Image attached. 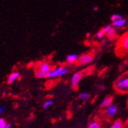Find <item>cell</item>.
<instances>
[{
  "mask_svg": "<svg viewBox=\"0 0 128 128\" xmlns=\"http://www.w3.org/2000/svg\"><path fill=\"white\" fill-rule=\"evenodd\" d=\"M124 18L123 16L120 15V14H118V13H114V14H113V15L110 16V18H111L112 22H113V21H115V20L121 19V18Z\"/></svg>",
  "mask_w": 128,
  "mask_h": 128,
  "instance_id": "cell-16",
  "label": "cell"
},
{
  "mask_svg": "<svg viewBox=\"0 0 128 128\" xmlns=\"http://www.w3.org/2000/svg\"><path fill=\"white\" fill-rule=\"evenodd\" d=\"M34 75H36V78H48V74L44 73L39 70H36L34 72Z\"/></svg>",
  "mask_w": 128,
  "mask_h": 128,
  "instance_id": "cell-13",
  "label": "cell"
},
{
  "mask_svg": "<svg viewBox=\"0 0 128 128\" xmlns=\"http://www.w3.org/2000/svg\"><path fill=\"white\" fill-rule=\"evenodd\" d=\"M88 128H101V124L98 120H94L89 124Z\"/></svg>",
  "mask_w": 128,
  "mask_h": 128,
  "instance_id": "cell-15",
  "label": "cell"
},
{
  "mask_svg": "<svg viewBox=\"0 0 128 128\" xmlns=\"http://www.w3.org/2000/svg\"><path fill=\"white\" fill-rule=\"evenodd\" d=\"M11 126H12V124H8L6 125V128H11Z\"/></svg>",
  "mask_w": 128,
  "mask_h": 128,
  "instance_id": "cell-23",
  "label": "cell"
},
{
  "mask_svg": "<svg viewBox=\"0 0 128 128\" xmlns=\"http://www.w3.org/2000/svg\"><path fill=\"white\" fill-rule=\"evenodd\" d=\"M84 71L82 72H76L72 78V81H71V83H72V86L74 89H78V85H79V82L80 81V80L82 79V78L84 77Z\"/></svg>",
  "mask_w": 128,
  "mask_h": 128,
  "instance_id": "cell-5",
  "label": "cell"
},
{
  "mask_svg": "<svg viewBox=\"0 0 128 128\" xmlns=\"http://www.w3.org/2000/svg\"><path fill=\"white\" fill-rule=\"evenodd\" d=\"M114 88L118 94L128 93V72L120 75L114 84Z\"/></svg>",
  "mask_w": 128,
  "mask_h": 128,
  "instance_id": "cell-1",
  "label": "cell"
},
{
  "mask_svg": "<svg viewBox=\"0 0 128 128\" xmlns=\"http://www.w3.org/2000/svg\"><path fill=\"white\" fill-rule=\"evenodd\" d=\"M4 110H5V108H4L3 106H1V107H0V114H2V113L4 111Z\"/></svg>",
  "mask_w": 128,
  "mask_h": 128,
  "instance_id": "cell-22",
  "label": "cell"
},
{
  "mask_svg": "<svg viewBox=\"0 0 128 128\" xmlns=\"http://www.w3.org/2000/svg\"><path fill=\"white\" fill-rule=\"evenodd\" d=\"M126 24V19L123 18L121 19H118V20H115V21H113L112 22V26L114 28H122L124 27L125 25Z\"/></svg>",
  "mask_w": 128,
  "mask_h": 128,
  "instance_id": "cell-7",
  "label": "cell"
},
{
  "mask_svg": "<svg viewBox=\"0 0 128 128\" xmlns=\"http://www.w3.org/2000/svg\"><path fill=\"white\" fill-rule=\"evenodd\" d=\"M19 76H20V73H19V72H16L12 73V74L8 76V80H7L8 84H12V83H13L17 78H19Z\"/></svg>",
  "mask_w": 128,
  "mask_h": 128,
  "instance_id": "cell-11",
  "label": "cell"
},
{
  "mask_svg": "<svg viewBox=\"0 0 128 128\" xmlns=\"http://www.w3.org/2000/svg\"><path fill=\"white\" fill-rule=\"evenodd\" d=\"M6 120L3 118H0V128H6Z\"/></svg>",
  "mask_w": 128,
  "mask_h": 128,
  "instance_id": "cell-21",
  "label": "cell"
},
{
  "mask_svg": "<svg viewBox=\"0 0 128 128\" xmlns=\"http://www.w3.org/2000/svg\"><path fill=\"white\" fill-rule=\"evenodd\" d=\"M52 66L48 63V62H42L40 63L38 66H37V68L36 70H39V71L44 72V73H46V74H49L51 72V71L52 70Z\"/></svg>",
  "mask_w": 128,
  "mask_h": 128,
  "instance_id": "cell-6",
  "label": "cell"
},
{
  "mask_svg": "<svg viewBox=\"0 0 128 128\" xmlns=\"http://www.w3.org/2000/svg\"><path fill=\"white\" fill-rule=\"evenodd\" d=\"M126 123H128V119H127V121H126Z\"/></svg>",
  "mask_w": 128,
  "mask_h": 128,
  "instance_id": "cell-26",
  "label": "cell"
},
{
  "mask_svg": "<svg viewBox=\"0 0 128 128\" xmlns=\"http://www.w3.org/2000/svg\"><path fill=\"white\" fill-rule=\"evenodd\" d=\"M116 54L123 57L128 54V32H125L118 39L116 44Z\"/></svg>",
  "mask_w": 128,
  "mask_h": 128,
  "instance_id": "cell-2",
  "label": "cell"
},
{
  "mask_svg": "<svg viewBox=\"0 0 128 128\" xmlns=\"http://www.w3.org/2000/svg\"><path fill=\"white\" fill-rule=\"evenodd\" d=\"M116 32H117V28L113 27V28H111V30H110V31L107 33L106 36H108V38H110V39H113V38L116 36Z\"/></svg>",
  "mask_w": 128,
  "mask_h": 128,
  "instance_id": "cell-12",
  "label": "cell"
},
{
  "mask_svg": "<svg viewBox=\"0 0 128 128\" xmlns=\"http://www.w3.org/2000/svg\"><path fill=\"white\" fill-rule=\"evenodd\" d=\"M112 28H113L112 25H108V26H104V28H102L101 29L103 30V32H104V34H107V33H108L110 30H111Z\"/></svg>",
  "mask_w": 128,
  "mask_h": 128,
  "instance_id": "cell-19",
  "label": "cell"
},
{
  "mask_svg": "<svg viewBox=\"0 0 128 128\" xmlns=\"http://www.w3.org/2000/svg\"><path fill=\"white\" fill-rule=\"evenodd\" d=\"M90 98V95L88 93H81V94L79 95V99L80 100H88Z\"/></svg>",
  "mask_w": 128,
  "mask_h": 128,
  "instance_id": "cell-17",
  "label": "cell"
},
{
  "mask_svg": "<svg viewBox=\"0 0 128 128\" xmlns=\"http://www.w3.org/2000/svg\"><path fill=\"white\" fill-rule=\"evenodd\" d=\"M118 111V107L116 105H113L111 104L110 106H109L107 110H106V115L108 118H113L115 115V114Z\"/></svg>",
  "mask_w": 128,
  "mask_h": 128,
  "instance_id": "cell-8",
  "label": "cell"
},
{
  "mask_svg": "<svg viewBox=\"0 0 128 128\" xmlns=\"http://www.w3.org/2000/svg\"><path fill=\"white\" fill-rule=\"evenodd\" d=\"M53 104H54V103H53V101H52V100H48L47 101H45V102H44V105H43V108H44V109H47V108H48L49 107H51Z\"/></svg>",
  "mask_w": 128,
  "mask_h": 128,
  "instance_id": "cell-18",
  "label": "cell"
},
{
  "mask_svg": "<svg viewBox=\"0 0 128 128\" xmlns=\"http://www.w3.org/2000/svg\"><path fill=\"white\" fill-rule=\"evenodd\" d=\"M68 72V68L65 66H58L53 68L48 74V78H56L66 74Z\"/></svg>",
  "mask_w": 128,
  "mask_h": 128,
  "instance_id": "cell-3",
  "label": "cell"
},
{
  "mask_svg": "<svg viewBox=\"0 0 128 128\" xmlns=\"http://www.w3.org/2000/svg\"><path fill=\"white\" fill-rule=\"evenodd\" d=\"M104 32H103V30L102 29H100L99 32H98V33L96 34V37L98 38H102L103 37H104Z\"/></svg>",
  "mask_w": 128,
  "mask_h": 128,
  "instance_id": "cell-20",
  "label": "cell"
},
{
  "mask_svg": "<svg viewBox=\"0 0 128 128\" xmlns=\"http://www.w3.org/2000/svg\"><path fill=\"white\" fill-rule=\"evenodd\" d=\"M126 104H127V108H128V99H127V101H126Z\"/></svg>",
  "mask_w": 128,
  "mask_h": 128,
  "instance_id": "cell-25",
  "label": "cell"
},
{
  "mask_svg": "<svg viewBox=\"0 0 128 128\" xmlns=\"http://www.w3.org/2000/svg\"><path fill=\"white\" fill-rule=\"evenodd\" d=\"M98 9V7H97V6L94 8V11H97Z\"/></svg>",
  "mask_w": 128,
  "mask_h": 128,
  "instance_id": "cell-24",
  "label": "cell"
},
{
  "mask_svg": "<svg viewBox=\"0 0 128 128\" xmlns=\"http://www.w3.org/2000/svg\"><path fill=\"white\" fill-rule=\"evenodd\" d=\"M79 58V56L78 54H70L67 56L66 58V60H67V62L68 64H72L75 62H78Z\"/></svg>",
  "mask_w": 128,
  "mask_h": 128,
  "instance_id": "cell-10",
  "label": "cell"
},
{
  "mask_svg": "<svg viewBox=\"0 0 128 128\" xmlns=\"http://www.w3.org/2000/svg\"><path fill=\"white\" fill-rule=\"evenodd\" d=\"M124 124L121 120H117L110 126V128H123Z\"/></svg>",
  "mask_w": 128,
  "mask_h": 128,
  "instance_id": "cell-14",
  "label": "cell"
},
{
  "mask_svg": "<svg viewBox=\"0 0 128 128\" xmlns=\"http://www.w3.org/2000/svg\"><path fill=\"white\" fill-rule=\"evenodd\" d=\"M113 97L112 96H108L104 99V100L100 104V108H108L109 106L111 105V104L113 103Z\"/></svg>",
  "mask_w": 128,
  "mask_h": 128,
  "instance_id": "cell-9",
  "label": "cell"
},
{
  "mask_svg": "<svg viewBox=\"0 0 128 128\" xmlns=\"http://www.w3.org/2000/svg\"><path fill=\"white\" fill-rule=\"evenodd\" d=\"M94 58H95V54L94 53L89 52V53L84 54L79 57V58L77 62V64H79V65L88 64L93 62V60L94 59Z\"/></svg>",
  "mask_w": 128,
  "mask_h": 128,
  "instance_id": "cell-4",
  "label": "cell"
}]
</instances>
